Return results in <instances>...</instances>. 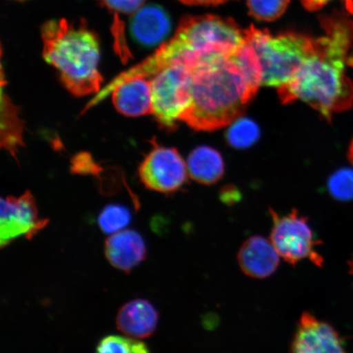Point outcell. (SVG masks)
I'll list each match as a JSON object with an SVG mask.
<instances>
[{"label":"cell","mask_w":353,"mask_h":353,"mask_svg":"<svg viewBox=\"0 0 353 353\" xmlns=\"http://www.w3.org/2000/svg\"><path fill=\"white\" fill-rule=\"evenodd\" d=\"M347 12H334L320 19L324 34L313 38L312 51L292 81L279 88L282 103L300 100L326 120L350 109L353 83L345 65L353 48V21Z\"/></svg>","instance_id":"6da1fadb"},{"label":"cell","mask_w":353,"mask_h":353,"mask_svg":"<svg viewBox=\"0 0 353 353\" xmlns=\"http://www.w3.org/2000/svg\"><path fill=\"white\" fill-rule=\"evenodd\" d=\"M230 57L192 70V103L183 121L196 130H214L240 116L256 94Z\"/></svg>","instance_id":"7a4b0ae2"},{"label":"cell","mask_w":353,"mask_h":353,"mask_svg":"<svg viewBox=\"0 0 353 353\" xmlns=\"http://www.w3.org/2000/svg\"><path fill=\"white\" fill-rule=\"evenodd\" d=\"M41 37L43 59L57 69L65 88L79 97L98 94L103 81L99 41L86 21H48Z\"/></svg>","instance_id":"3957f363"},{"label":"cell","mask_w":353,"mask_h":353,"mask_svg":"<svg viewBox=\"0 0 353 353\" xmlns=\"http://www.w3.org/2000/svg\"><path fill=\"white\" fill-rule=\"evenodd\" d=\"M245 32L232 19L215 15L187 17L174 37L150 56L154 68L173 63L194 70L223 57H230L245 43Z\"/></svg>","instance_id":"277c9868"},{"label":"cell","mask_w":353,"mask_h":353,"mask_svg":"<svg viewBox=\"0 0 353 353\" xmlns=\"http://www.w3.org/2000/svg\"><path fill=\"white\" fill-rule=\"evenodd\" d=\"M263 70L262 85L281 88L292 81L312 51L313 38L295 32L272 37L251 26L245 30Z\"/></svg>","instance_id":"5b68a950"},{"label":"cell","mask_w":353,"mask_h":353,"mask_svg":"<svg viewBox=\"0 0 353 353\" xmlns=\"http://www.w3.org/2000/svg\"><path fill=\"white\" fill-rule=\"evenodd\" d=\"M151 85L152 114L165 129H174L191 105L192 70L183 64H170L151 78Z\"/></svg>","instance_id":"8992f818"},{"label":"cell","mask_w":353,"mask_h":353,"mask_svg":"<svg viewBox=\"0 0 353 353\" xmlns=\"http://www.w3.org/2000/svg\"><path fill=\"white\" fill-rule=\"evenodd\" d=\"M270 212L273 222L270 240L281 258L293 266L308 259L321 267L324 259L316 250L321 241L316 240L307 219L295 210L285 215Z\"/></svg>","instance_id":"52a82bcc"},{"label":"cell","mask_w":353,"mask_h":353,"mask_svg":"<svg viewBox=\"0 0 353 353\" xmlns=\"http://www.w3.org/2000/svg\"><path fill=\"white\" fill-rule=\"evenodd\" d=\"M139 176L148 189L170 193L187 182L188 166L176 149L157 145L139 167Z\"/></svg>","instance_id":"ba28073f"},{"label":"cell","mask_w":353,"mask_h":353,"mask_svg":"<svg viewBox=\"0 0 353 353\" xmlns=\"http://www.w3.org/2000/svg\"><path fill=\"white\" fill-rule=\"evenodd\" d=\"M48 223V219L39 217L37 203L30 192L19 197L2 198L0 245L3 249L21 236L32 240Z\"/></svg>","instance_id":"9c48e42d"},{"label":"cell","mask_w":353,"mask_h":353,"mask_svg":"<svg viewBox=\"0 0 353 353\" xmlns=\"http://www.w3.org/2000/svg\"><path fill=\"white\" fill-rule=\"evenodd\" d=\"M290 353H347L339 333L327 322L303 312L298 322Z\"/></svg>","instance_id":"30bf717a"},{"label":"cell","mask_w":353,"mask_h":353,"mask_svg":"<svg viewBox=\"0 0 353 353\" xmlns=\"http://www.w3.org/2000/svg\"><path fill=\"white\" fill-rule=\"evenodd\" d=\"M281 256L270 239L253 236L243 243L237 254L238 263L244 274L265 279L275 273Z\"/></svg>","instance_id":"8fae6325"},{"label":"cell","mask_w":353,"mask_h":353,"mask_svg":"<svg viewBox=\"0 0 353 353\" xmlns=\"http://www.w3.org/2000/svg\"><path fill=\"white\" fill-rule=\"evenodd\" d=\"M147 246L134 230L112 234L105 241V255L114 268L130 273L147 258Z\"/></svg>","instance_id":"7c38bea8"},{"label":"cell","mask_w":353,"mask_h":353,"mask_svg":"<svg viewBox=\"0 0 353 353\" xmlns=\"http://www.w3.org/2000/svg\"><path fill=\"white\" fill-rule=\"evenodd\" d=\"M114 108L128 117H139L152 113L151 79L134 77L123 79L113 88Z\"/></svg>","instance_id":"4fadbf2b"},{"label":"cell","mask_w":353,"mask_h":353,"mask_svg":"<svg viewBox=\"0 0 353 353\" xmlns=\"http://www.w3.org/2000/svg\"><path fill=\"white\" fill-rule=\"evenodd\" d=\"M159 313L148 300L137 299L128 302L118 312L117 329L134 339H145L156 331Z\"/></svg>","instance_id":"5bb4252c"},{"label":"cell","mask_w":353,"mask_h":353,"mask_svg":"<svg viewBox=\"0 0 353 353\" xmlns=\"http://www.w3.org/2000/svg\"><path fill=\"white\" fill-rule=\"evenodd\" d=\"M131 29L137 41L145 46H154L169 34L170 21L162 8L148 6L135 13Z\"/></svg>","instance_id":"9a60e30c"},{"label":"cell","mask_w":353,"mask_h":353,"mask_svg":"<svg viewBox=\"0 0 353 353\" xmlns=\"http://www.w3.org/2000/svg\"><path fill=\"white\" fill-rule=\"evenodd\" d=\"M187 166L190 176L204 184L217 182L224 172L222 156L215 149L206 145L193 150L189 154Z\"/></svg>","instance_id":"2e32d148"},{"label":"cell","mask_w":353,"mask_h":353,"mask_svg":"<svg viewBox=\"0 0 353 353\" xmlns=\"http://www.w3.org/2000/svg\"><path fill=\"white\" fill-rule=\"evenodd\" d=\"M1 87V145L15 157L24 144V125L19 110Z\"/></svg>","instance_id":"e0dca14e"},{"label":"cell","mask_w":353,"mask_h":353,"mask_svg":"<svg viewBox=\"0 0 353 353\" xmlns=\"http://www.w3.org/2000/svg\"><path fill=\"white\" fill-rule=\"evenodd\" d=\"M101 6L114 13L113 35L114 38V48L123 61H126L130 57V52L123 35V26L121 19V16L134 15L143 8L145 0H98Z\"/></svg>","instance_id":"ac0fdd59"},{"label":"cell","mask_w":353,"mask_h":353,"mask_svg":"<svg viewBox=\"0 0 353 353\" xmlns=\"http://www.w3.org/2000/svg\"><path fill=\"white\" fill-rule=\"evenodd\" d=\"M230 57L241 70L246 81L256 91H258L259 88L262 85L263 70L253 46L245 41L239 50Z\"/></svg>","instance_id":"d6986e66"},{"label":"cell","mask_w":353,"mask_h":353,"mask_svg":"<svg viewBox=\"0 0 353 353\" xmlns=\"http://www.w3.org/2000/svg\"><path fill=\"white\" fill-rule=\"evenodd\" d=\"M95 353H150L144 342L121 335H108L101 339Z\"/></svg>","instance_id":"ffe728a7"},{"label":"cell","mask_w":353,"mask_h":353,"mask_svg":"<svg viewBox=\"0 0 353 353\" xmlns=\"http://www.w3.org/2000/svg\"><path fill=\"white\" fill-rule=\"evenodd\" d=\"M232 123L228 132L227 138L228 143L234 148H248L259 138L258 125L249 119H239Z\"/></svg>","instance_id":"44dd1931"},{"label":"cell","mask_w":353,"mask_h":353,"mask_svg":"<svg viewBox=\"0 0 353 353\" xmlns=\"http://www.w3.org/2000/svg\"><path fill=\"white\" fill-rule=\"evenodd\" d=\"M131 213L125 207L110 205L101 212L99 225L105 234H114L122 230L130 224Z\"/></svg>","instance_id":"7402d4cb"},{"label":"cell","mask_w":353,"mask_h":353,"mask_svg":"<svg viewBox=\"0 0 353 353\" xmlns=\"http://www.w3.org/2000/svg\"><path fill=\"white\" fill-rule=\"evenodd\" d=\"M290 0H247L250 14L263 21H276L285 12Z\"/></svg>","instance_id":"603a6c76"},{"label":"cell","mask_w":353,"mask_h":353,"mask_svg":"<svg viewBox=\"0 0 353 353\" xmlns=\"http://www.w3.org/2000/svg\"><path fill=\"white\" fill-rule=\"evenodd\" d=\"M329 191L334 198L341 201L353 200V170L344 168L331 175Z\"/></svg>","instance_id":"cb8c5ba5"},{"label":"cell","mask_w":353,"mask_h":353,"mask_svg":"<svg viewBox=\"0 0 353 353\" xmlns=\"http://www.w3.org/2000/svg\"><path fill=\"white\" fill-rule=\"evenodd\" d=\"M331 0H301L303 6L307 10L310 12H316L321 10L326 4L329 3ZM344 7H345L346 12L350 13V15L353 14V0H341Z\"/></svg>","instance_id":"d4e9b609"},{"label":"cell","mask_w":353,"mask_h":353,"mask_svg":"<svg viewBox=\"0 0 353 353\" xmlns=\"http://www.w3.org/2000/svg\"><path fill=\"white\" fill-rule=\"evenodd\" d=\"M188 6H219L230 0H179Z\"/></svg>","instance_id":"484cf974"},{"label":"cell","mask_w":353,"mask_h":353,"mask_svg":"<svg viewBox=\"0 0 353 353\" xmlns=\"http://www.w3.org/2000/svg\"><path fill=\"white\" fill-rule=\"evenodd\" d=\"M348 268H350V274L353 275V255L352 259L347 263Z\"/></svg>","instance_id":"4316f807"},{"label":"cell","mask_w":353,"mask_h":353,"mask_svg":"<svg viewBox=\"0 0 353 353\" xmlns=\"http://www.w3.org/2000/svg\"><path fill=\"white\" fill-rule=\"evenodd\" d=\"M347 65H350L352 68H353V52L352 54H350V57H348Z\"/></svg>","instance_id":"83f0119b"},{"label":"cell","mask_w":353,"mask_h":353,"mask_svg":"<svg viewBox=\"0 0 353 353\" xmlns=\"http://www.w3.org/2000/svg\"><path fill=\"white\" fill-rule=\"evenodd\" d=\"M348 156H350V159L351 161L353 163V141L351 144V147L350 149V154H348Z\"/></svg>","instance_id":"f1b7e54d"},{"label":"cell","mask_w":353,"mask_h":353,"mask_svg":"<svg viewBox=\"0 0 353 353\" xmlns=\"http://www.w3.org/2000/svg\"><path fill=\"white\" fill-rule=\"evenodd\" d=\"M19 1H21V0H19Z\"/></svg>","instance_id":"f546056e"}]
</instances>
